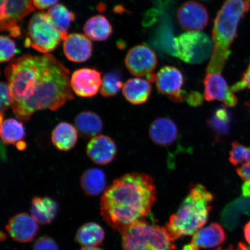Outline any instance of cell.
Wrapping results in <instances>:
<instances>
[{
    "instance_id": "1",
    "label": "cell",
    "mask_w": 250,
    "mask_h": 250,
    "mask_svg": "<svg viewBox=\"0 0 250 250\" xmlns=\"http://www.w3.org/2000/svg\"><path fill=\"white\" fill-rule=\"evenodd\" d=\"M4 73L18 120L29 121L45 109L57 111L74 99L69 70L51 54L23 55L11 62Z\"/></svg>"
},
{
    "instance_id": "2",
    "label": "cell",
    "mask_w": 250,
    "mask_h": 250,
    "mask_svg": "<svg viewBox=\"0 0 250 250\" xmlns=\"http://www.w3.org/2000/svg\"><path fill=\"white\" fill-rule=\"evenodd\" d=\"M156 199L154 179L148 174L132 173L114 181L104 190L101 214L109 226L121 234L145 220Z\"/></svg>"
},
{
    "instance_id": "3",
    "label": "cell",
    "mask_w": 250,
    "mask_h": 250,
    "mask_svg": "<svg viewBox=\"0 0 250 250\" xmlns=\"http://www.w3.org/2000/svg\"><path fill=\"white\" fill-rule=\"evenodd\" d=\"M250 9L246 0H226L215 18L212 29L213 52L207 73L221 74L230 54V46L237 35L240 21Z\"/></svg>"
},
{
    "instance_id": "4",
    "label": "cell",
    "mask_w": 250,
    "mask_h": 250,
    "mask_svg": "<svg viewBox=\"0 0 250 250\" xmlns=\"http://www.w3.org/2000/svg\"><path fill=\"white\" fill-rule=\"evenodd\" d=\"M213 196L201 184H195L176 214L171 215L166 229L175 241L201 229L208 220Z\"/></svg>"
},
{
    "instance_id": "5",
    "label": "cell",
    "mask_w": 250,
    "mask_h": 250,
    "mask_svg": "<svg viewBox=\"0 0 250 250\" xmlns=\"http://www.w3.org/2000/svg\"><path fill=\"white\" fill-rule=\"evenodd\" d=\"M124 250H174L166 228L142 221L122 233Z\"/></svg>"
},
{
    "instance_id": "6",
    "label": "cell",
    "mask_w": 250,
    "mask_h": 250,
    "mask_svg": "<svg viewBox=\"0 0 250 250\" xmlns=\"http://www.w3.org/2000/svg\"><path fill=\"white\" fill-rule=\"evenodd\" d=\"M213 42L207 34L188 31L175 37L171 55L189 64H199L207 60L213 52Z\"/></svg>"
},
{
    "instance_id": "7",
    "label": "cell",
    "mask_w": 250,
    "mask_h": 250,
    "mask_svg": "<svg viewBox=\"0 0 250 250\" xmlns=\"http://www.w3.org/2000/svg\"><path fill=\"white\" fill-rule=\"evenodd\" d=\"M62 36L45 12H37L28 24L24 46L43 54H48L57 48Z\"/></svg>"
},
{
    "instance_id": "8",
    "label": "cell",
    "mask_w": 250,
    "mask_h": 250,
    "mask_svg": "<svg viewBox=\"0 0 250 250\" xmlns=\"http://www.w3.org/2000/svg\"><path fill=\"white\" fill-rule=\"evenodd\" d=\"M35 9L33 0H0V28L11 36L18 37L21 31L19 23Z\"/></svg>"
},
{
    "instance_id": "9",
    "label": "cell",
    "mask_w": 250,
    "mask_h": 250,
    "mask_svg": "<svg viewBox=\"0 0 250 250\" xmlns=\"http://www.w3.org/2000/svg\"><path fill=\"white\" fill-rule=\"evenodd\" d=\"M156 86L159 93L167 96L175 103L185 101L188 95L182 90L184 78L179 69L173 66H165L156 76Z\"/></svg>"
},
{
    "instance_id": "10",
    "label": "cell",
    "mask_w": 250,
    "mask_h": 250,
    "mask_svg": "<svg viewBox=\"0 0 250 250\" xmlns=\"http://www.w3.org/2000/svg\"><path fill=\"white\" fill-rule=\"evenodd\" d=\"M125 65L129 73L136 77H148L157 66V57L155 52L145 45L131 48L125 58Z\"/></svg>"
},
{
    "instance_id": "11",
    "label": "cell",
    "mask_w": 250,
    "mask_h": 250,
    "mask_svg": "<svg viewBox=\"0 0 250 250\" xmlns=\"http://www.w3.org/2000/svg\"><path fill=\"white\" fill-rule=\"evenodd\" d=\"M177 18L183 29L199 31L207 26L209 16L207 9L201 3L188 1L183 3L178 9Z\"/></svg>"
},
{
    "instance_id": "12",
    "label": "cell",
    "mask_w": 250,
    "mask_h": 250,
    "mask_svg": "<svg viewBox=\"0 0 250 250\" xmlns=\"http://www.w3.org/2000/svg\"><path fill=\"white\" fill-rule=\"evenodd\" d=\"M102 78L101 72L93 68H83L75 71L71 77V90L78 96L92 98L101 91Z\"/></svg>"
},
{
    "instance_id": "13",
    "label": "cell",
    "mask_w": 250,
    "mask_h": 250,
    "mask_svg": "<svg viewBox=\"0 0 250 250\" xmlns=\"http://www.w3.org/2000/svg\"><path fill=\"white\" fill-rule=\"evenodd\" d=\"M204 98L206 101H219L228 107H234L237 104V97L230 88L221 74L207 73L205 78Z\"/></svg>"
},
{
    "instance_id": "14",
    "label": "cell",
    "mask_w": 250,
    "mask_h": 250,
    "mask_svg": "<svg viewBox=\"0 0 250 250\" xmlns=\"http://www.w3.org/2000/svg\"><path fill=\"white\" fill-rule=\"evenodd\" d=\"M116 144L110 137L99 134L90 140L86 146V155L93 163L106 165L113 161L117 155Z\"/></svg>"
},
{
    "instance_id": "15",
    "label": "cell",
    "mask_w": 250,
    "mask_h": 250,
    "mask_svg": "<svg viewBox=\"0 0 250 250\" xmlns=\"http://www.w3.org/2000/svg\"><path fill=\"white\" fill-rule=\"evenodd\" d=\"M29 214L20 213L9 221L6 229L12 239L20 243L29 242L39 230V224Z\"/></svg>"
},
{
    "instance_id": "16",
    "label": "cell",
    "mask_w": 250,
    "mask_h": 250,
    "mask_svg": "<svg viewBox=\"0 0 250 250\" xmlns=\"http://www.w3.org/2000/svg\"><path fill=\"white\" fill-rule=\"evenodd\" d=\"M226 234L220 224H211L200 229L194 234L191 242L184 247L182 250H199L201 249L216 248L223 244Z\"/></svg>"
},
{
    "instance_id": "17",
    "label": "cell",
    "mask_w": 250,
    "mask_h": 250,
    "mask_svg": "<svg viewBox=\"0 0 250 250\" xmlns=\"http://www.w3.org/2000/svg\"><path fill=\"white\" fill-rule=\"evenodd\" d=\"M91 40L83 34L74 33L64 40L63 52L70 61L83 62L88 61L92 54Z\"/></svg>"
},
{
    "instance_id": "18",
    "label": "cell",
    "mask_w": 250,
    "mask_h": 250,
    "mask_svg": "<svg viewBox=\"0 0 250 250\" xmlns=\"http://www.w3.org/2000/svg\"><path fill=\"white\" fill-rule=\"evenodd\" d=\"M149 136L156 145L168 146L176 142L179 136V129L176 124L171 119L158 118L150 125Z\"/></svg>"
},
{
    "instance_id": "19",
    "label": "cell",
    "mask_w": 250,
    "mask_h": 250,
    "mask_svg": "<svg viewBox=\"0 0 250 250\" xmlns=\"http://www.w3.org/2000/svg\"><path fill=\"white\" fill-rule=\"evenodd\" d=\"M151 92V83L139 78L128 80L123 88L125 99L134 105L143 104L147 102Z\"/></svg>"
},
{
    "instance_id": "20",
    "label": "cell",
    "mask_w": 250,
    "mask_h": 250,
    "mask_svg": "<svg viewBox=\"0 0 250 250\" xmlns=\"http://www.w3.org/2000/svg\"><path fill=\"white\" fill-rule=\"evenodd\" d=\"M78 132L76 126L65 122L59 123L53 130L51 140L56 148L61 151H69L76 146Z\"/></svg>"
},
{
    "instance_id": "21",
    "label": "cell",
    "mask_w": 250,
    "mask_h": 250,
    "mask_svg": "<svg viewBox=\"0 0 250 250\" xmlns=\"http://www.w3.org/2000/svg\"><path fill=\"white\" fill-rule=\"evenodd\" d=\"M75 126L83 139H91L101 133L103 123L101 118L95 112L83 111L75 119Z\"/></svg>"
},
{
    "instance_id": "22",
    "label": "cell",
    "mask_w": 250,
    "mask_h": 250,
    "mask_svg": "<svg viewBox=\"0 0 250 250\" xmlns=\"http://www.w3.org/2000/svg\"><path fill=\"white\" fill-rule=\"evenodd\" d=\"M58 209V204L54 200L48 197H36L31 203V213L38 223L48 224L54 220Z\"/></svg>"
},
{
    "instance_id": "23",
    "label": "cell",
    "mask_w": 250,
    "mask_h": 250,
    "mask_svg": "<svg viewBox=\"0 0 250 250\" xmlns=\"http://www.w3.org/2000/svg\"><path fill=\"white\" fill-rule=\"evenodd\" d=\"M85 35L94 42L107 40L112 34V27L107 18L102 15L94 16L84 25Z\"/></svg>"
},
{
    "instance_id": "24",
    "label": "cell",
    "mask_w": 250,
    "mask_h": 250,
    "mask_svg": "<svg viewBox=\"0 0 250 250\" xmlns=\"http://www.w3.org/2000/svg\"><path fill=\"white\" fill-rule=\"evenodd\" d=\"M47 14L64 41L68 36L71 23L76 20V15L62 4L53 6Z\"/></svg>"
},
{
    "instance_id": "25",
    "label": "cell",
    "mask_w": 250,
    "mask_h": 250,
    "mask_svg": "<svg viewBox=\"0 0 250 250\" xmlns=\"http://www.w3.org/2000/svg\"><path fill=\"white\" fill-rule=\"evenodd\" d=\"M81 186L87 195L96 196L104 191L106 178L104 171L97 168L86 170L81 178Z\"/></svg>"
},
{
    "instance_id": "26",
    "label": "cell",
    "mask_w": 250,
    "mask_h": 250,
    "mask_svg": "<svg viewBox=\"0 0 250 250\" xmlns=\"http://www.w3.org/2000/svg\"><path fill=\"white\" fill-rule=\"evenodd\" d=\"M26 137L23 124L14 118L1 121V138L5 145H17Z\"/></svg>"
},
{
    "instance_id": "27",
    "label": "cell",
    "mask_w": 250,
    "mask_h": 250,
    "mask_svg": "<svg viewBox=\"0 0 250 250\" xmlns=\"http://www.w3.org/2000/svg\"><path fill=\"white\" fill-rule=\"evenodd\" d=\"M104 231L102 227L95 223L84 224L78 229L77 240L83 247H97L104 240Z\"/></svg>"
},
{
    "instance_id": "28",
    "label": "cell",
    "mask_w": 250,
    "mask_h": 250,
    "mask_svg": "<svg viewBox=\"0 0 250 250\" xmlns=\"http://www.w3.org/2000/svg\"><path fill=\"white\" fill-rule=\"evenodd\" d=\"M124 84L121 74L117 71L106 73L102 78L101 95L104 98L117 96L123 88Z\"/></svg>"
},
{
    "instance_id": "29",
    "label": "cell",
    "mask_w": 250,
    "mask_h": 250,
    "mask_svg": "<svg viewBox=\"0 0 250 250\" xmlns=\"http://www.w3.org/2000/svg\"><path fill=\"white\" fill-rule=\"evenodd\" d=\"M230 116L226 108H219L208 119V124L217 135L223 136L229 130Z\"/></svg>"
},
{
    "instance_id": "30",
    "label": "cell",
    "mask_w": 250,
    "mask_h": 250,
    "mask_svg": "<svg viewBox=\"0 0 250 250\" xmlns=\"http://www.w3.org/2000/svg\"><path fill=\"white\" fill-rule=\"evenodd\" d=\"M240 212L233 203L231 202L226 206L222 212L221 220L224 226L230 230L238 227L240 223Z\"/></svg>"
},
{
    "instance_id": "31",
    "label": "cell",
    "mask_w": 250,
    "mask_h": 250,
    "mask_svg": "<svg viewBox=\"0 0 250 250\" xmlns=\"http://www.w3.org/2000/svg\"><path fill=\"white\" fill-rule=\"evenodd\" d=\"M17 52L13 40L8 37H0V62H5L11 61Z\"/></svg>"
},
{
    "instance_id": "32",
    "label": "cell",
    "mask_w": 250,
    "mask_h": 250,
    "mask_svg": "<svg viewBox=\"0 0 250 250\" xmlns=\"http://www.w3.org/2000/svg\"><path fill=\"white\" fill-rule=\"evenodd\" d=\"M248 148L238 142L232 143L229 160L231 164L238 166L246 163L248 158Z\"/></svg>"
},
{
    "instance_id": "33",
    "label": "cell",
    "mask_w": 250,
    "mask_h": 250,
    "mask_svg": "<svg viewBox=\"0 0 250 250\" xmlns=\"http://www.w3.org/2000/svg\"><path fill=\"white\" fill-rule=\"evenodd\" d=\"M1 121L4 120V115L7 109L11 106L12 96L7 83H1Z\"/></svg>"
},
{
    "instance_id": "34",
    "label": "cell",
    "mask_w": 250,
    "mask_h": 250,
    "mask_svg": "<svg viewBox=\"0 0 250 250\" xmlns=\"http://www.w3.org/2000/svg\"><path fill=\"white\" fill-rule=\"evenodd\" d=\"M33 250H59V249L54 240L48 237H41L34 244Z\"/></svg>"
},
{
    "instance_id": "35",
    "label": "cell",
    "mask_w": 250,
    "mask_h": 250,
    "mask_svg": "<svg viewBox=\"0 0 250 250\" xmlns=\"http://www.w3.org/2000/svg\"><path fill=\"white\" fill-rule=\"evenodd\" d=\"M245 88L250 90V62L245 73L243 74L242 79L231 87L233 92H239Z\"/></svg>"
},
{
    "instance_id": "36",
    "label": "cell",
    "mask_w": 250,
    "mask_h": 250,
    "mask_svg": "<svg viewBox=\"0 0 250 250\" xmlns=\"http://www.w3.org/2000/svg\"><path fill=\"white\" fill-rule=\"evenodd\" d=\"M232 203L240 213L250 216V198H239L234 200Z\"/></svg>"
},
{
    "instance_id": "37",
    "label": "cell",
    "mask_w": 250,
    "mask_h": 250,
    "mask_svg": "<svg viewBox=\"0 0 250 250\" xmlns=\"http://www.w3.org/2000/svg\"><path fill=\"white\" fill-rule=\"evenodd\" d=\"M59 0H33V3L35 8L43 10V9L51 8L56 4Z\"/></svg>"
},
{
    "instance_id": "38",
    "label": "cell",
    "mask_w": 250,
    "mask_h": 250,
    "mask_svg": "<svg viewBox=\"0 0 250 250\" xmlns=\"http://www.w3.org/2000/svg\"><path fill=\"white\" fill-rule=\"evenodd\" d=\"M237 173L241 179L245 181H250V164H243L241 167L237 168Z\"/></svg>"
},
{
    "instance_id": "39",
    "label": "cell",
    "mask_w": 250,
    "mask_h": 250,
    "mask_svg": "<svg viewBox=\"0 0 250 250\" xmlns=\"http://www.w3.org/2000/svg\"><path fill=\"white\" fill-rule=\"evenodd\" d=\"M187 101L190 105L198 106L203 102V97L199 93L194 92L188 95Z\"/></svg>"
},
{
    "instance_id": "40",
    "label": "cell",
    "mask_w": 250,
    "mask_h": 250,
    "mask_svg": "<svg viewBox=\"0 0 250 250\" xmlns=\"http://www.w3.org/2000/svg\"><path fill=\"white\" fill-rule=\"evenodd\" d=\"M242 195L245 198H250V181H245L242 187Z\"/></svg>"
},
{
    "instance_id": "41",
    "label": "cell",
    "mask_w": 250,
    "mask_h": 250,
    "mask_svg": "<svg viewBox=\"0 0 250 250\" xmlns=\"http://www.w3.org/2000/svg\"><path fill=\"white\" fill-rule=\"evenodd\" d=\"M244 234H245L247 242H248L250 246V221L246 225L245 228H244Z\"/></svg>"
},
{
    "instance_id": "42",
    "label": "cell",
    "mask_w": 250,
    "mask_h": 250,
    "mask_svg": "<svg viewBox=\"0 0 250 250\" xmlns=\"http://www.w3.org/2000/svg\"><path fill=\"white\" fill-rule=\"evenodd\" d=\"M234 250H250V246H247L245 244L239 243L237 248Z\"/></svg>"
},
{
    "instance_id": "43",
    "label": "cell",
    "mask_w": 250,
    "mask_h": 250,
    "mask_svg": "<svg viewBox=\"0 0 250 250\" xmlns=\"http://www.w3.org/2000/svg\"><path fill=\"white\" fill-rule=\"evenodd\" d=\"M81 250H103L101 249L97 248V247H83Z\"/></svg>"
},
{
    "instance_id": "44",
    "label": "cell",
    "mask_w": 250,
    "mask_h": 250,
    "mask_svg": "<svg viewBox=\"0 0 250 250\" xmlns=\"http://www.w3.org/2000/svg\"><path fill=\"white\" fill-rule=\"evenodd\" d=\"M246 162L250 164V148H248V158H247Z\"/></svg>"
},
{
    "instance_id": "45",
    "label": "cell",
    "mask_w": 250,
    "mask_h": 250,
    "mask_svg": "<svg viewBox=\"0 0 250 250\" xmlns=\"http://www.w3.org/2000/svg\"><path fill=\"white\" fill-rule=\"evenodd\" d=\"M246 105L249 109V111L250 112V103H246Z\"/></svg>"
},
{
    "instance_id": "46",
    "label": "cell",
    "mask_w": 250,
    "mask_h": 250,
    "mask_svg": "<svg viewBox=\"0 0 250 250\" xmlns=\"http://www.w3.org/2000/svg\"><path fill=\"white\" fill-rule=\"evenodd\" d=\"M218 250H220V249H219ZM234 250V249L232 248V247H231V248L229 250Z\"/></svg>"
},
{
    "instance_id": "47",
    "label": "cell",
    "mask_w": 250,
    "mask_h": 250,
    "mask_svg": "<svg viewBox=\"0 0 250 250\" xmlns=\"http://www.w3.org/2000/svg\"><path fill=\"white\" fill-rule=\"evenodd\" d=\"M247 1H248L249 3V4L250 5V0H246Z\"/></svg>"
}]
</instances>
